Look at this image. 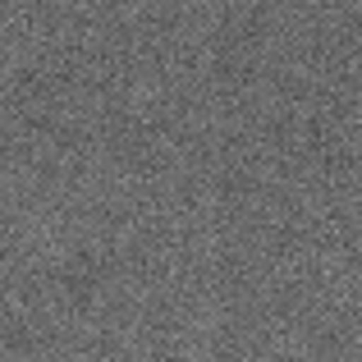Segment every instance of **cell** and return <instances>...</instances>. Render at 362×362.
I'll return each mask as SVG.
<instances>
[]
</instances>
